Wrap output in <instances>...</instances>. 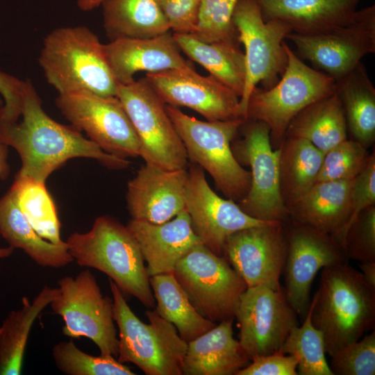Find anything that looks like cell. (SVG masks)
I'll return each mask as SVG.
<instances>
[{
  "label": "cell",
  "mask_w": 375,
  "mask_h": 375,
  "mask_svg": "<svg viewBox=\"0 0 375 375\" xmlns=\"http://www.w3.org/2000/svg\"><path fill=\"white\" fill-rule=\"evenodd\" d=\"M103 28L110 41L149 38L170 31L155 0H103Z\"/></svg>",
  "instance_id": "obj_29"
},
{
  "label": "cell",
  "mask_w": 375,
  "mask_h": 375,
  "mask_svg": "<svg viewBox=\"0 0 375 375\" xmlns=\"http://www.w3.org/2000/svg\"><path fill=\"white\" fill-rule=\"evenodd\" d=\"M149 282L156 302V310L174 326L187 343L217 325L197 312L173 272L149 276Z\"/></svg>",
  "instance_id": "obj_33"
},
{
  "label": "cell",
  "mask_w": 375,
  "mask_h": 375,
  "mask_svg": "<svg viewBox=\"0 0 375 375\" xmlns=\"http://www.w3.org/2000/svg\"><path fill=\"white\" fill-rule=\"evenodd\" d=\"M145 78L167 105L188 107L207 121L242 118L240 97L211 74L201 76L194 68L170 69L147 73Z\"/></svg>",
  "instance_id": "obj_18"
},
{
  "label": "cell",
  "mask_w": 375,
  "mask_h": 375,
  "mask_svg": "<svg viewBox=\"0 0 375 375\" xmlns=\"http://www.w3.org/2000/svg\"><path fill=\"white\" fill-rule=\"evenodd\" d=\"M232 20L238 41L244 47L246 75L240 112L246 119L252 90L259 83L266 90L272 88L285 72L288 58L284 40L292 29L278 19L264 21L254 0H239Z\"/></svg>",
  "instance_id": "obj_8"
},
{
  "label": "cell",
  "mask_w": 375,
  "mask_h": 375,
  "mask_svg": "<svg viewBox=\"0 0 375 375\" xmlns=\"http://www.w3.org/2000/svg\"><path fill=\"white\" fill-rule=\"evenodd\" d=\"M312 310V303L310 301L302 325L292 328L281 352L295 357L298 374L333 375L325 357L323 335L311 321Z\"/></svg>",
  "instance_id": "obj_35"
},
{
  "label": "cell",
  "mask_w": 375,
  "mask_h": 375,
  "mask_svg": "<svg viewBox=\"0 0 375 375\" xmlns=\"http://www.w3.org/2000/svg\"><path fill=\"white\" fill-rule=\"evenodd\" d=\"M103 0H78V8L81 10L89 11L101 5Z\"/></svg>",
  "instance_id": "obj_47"
},
{
  "label": "cell",
  "mask_w": 375,
  "mask_h": 375,
  "mask_svg": "<svg viewBox=\"0 0 375 375\" xmlns=\"http://www.w3.org/2000/svg\"><path fill=\"white\" fill-rule=\"evenodd\" d=\"M311 321L330 356L374 328L375 291L348 262L322 268Z\"/></svg>",
  "instance_id": "obj_2"
},
{
  "label": "cell",
  "mask_w": 375,
  "mask_h": 375,
  "mask_svg": "<svg viewBox=\"0 0 375 375\" xmlns=\"http://www.w3.org/2000/svg\"><path fill=\"white\" fill-rule=\"evenodd\" d=\"M288 65L278 83L269 89L256 86L247 107L246 119L264 122L269 128L270 142L278 149L294 117L312 102L333 93L335 81L307 65L285 44Z\"/></svg>",
  "instance_id": "obj_7"
},
{
  "label": "cell",
  "mask_w": 375,
  "mask_h": 375,
  "mask_svg": "<svg viewBox=\"0 0 375 375\" xmlns=\"http://www.w3.org/2000/svg\"><path fill=\"white\" fill-rule=\"evenodd\" d=\"M188 170L147 164L128 183L126 201L132 219L162 224L185 209Z\"/></svg>",
  "instance_id": "obj_20"
},
{
  "label": "cell",
  "mask_w": 375,
  "mask_h": 375,
  "mask_svg": "<svg viewBox=\"0 0 375 375\" xmlns=\"http://www.w3.org/2000/svg\"><path fill=\"white\" fill-rule=\"evenodd\" d=\"M106 57L119 84L133 83L136 72H158L170 69H194L185 59L173 33L149 38H124L104 44Z\"/></svg>",
  "instance_id": "obj_21"
},
{
  "label": "cell",
  "mask_w": 375,
  "mask_h": 375,
  "mask_svg": "<svg viewBox=\"0 0 375 375\" xmlns=\"http://www.w3.org/2000/svg\"><path fill=\"white\" fill-rule=\"evenodd\" d=\"M14 251V248L9 246L8 247L0 248V258H5L10 256Z\"/></svg>",
  "instance_id": "obj_48"
},
{
  "label": "cell",
  "mask_w": 375,
  "mask_h": 375,
  "mask_svg": "<svg viewBox=\"0 0 375 375\" xmlns=\"http://www.w3.org/2000/svg\"><path fill=\"white\" fill-rule=\"evenodd\" d=\"M286 39L296 47L297 56L310 62L335 81L375 52V6L357 10L347 22L323 32H290Z\"/></svg>",
  "instance_id": "obj_13"
},
{
  "label": "cell",
  "mask_w": 375,
  "mask_h": 375,
  "mask_svg": "<svg viewBox=\"0 0 375 375\" xmlns=\"http://www.w3.org/2000/svg\"><path fill=\"white\" fill-rule=\"evenodd\" d=\"M354 180L316 182L288 208L290 219L329 234L340 243L351 214Z\"/></svg>",
  "instance_id": "obj_23"
},
{
  "label": "cell",
  "mask_w": 375,
  "mask_h": 375,
  "mask_svg": "<svg viewBox=\"0 0 375 375\" xmlns=\"http://www.w3.org/2000/svg\"><path fill=\"white\" fill-rule=\"evenodd\" d=\"M297 369L295 357L277 351L252 360L235 375H297Z\"/></svg>",
  "instance_id": "obj_43"
},
{
  "label": "cell",
  "mask_w": 375,
  "mask_h": 375,
  "mask_svg": "<svg viewBox=\"0 0 375 375\" xmlns=\"http://www.w3.org/2000/svg\"><path fill=\"white\" fill-rule=\"evenodd\" d=\"M98 36L82 26L60 27L44 38L39 56L47 81L58 94L87 90L116 96L118 83Z\"/></svg>",
  "instance_id": "obj_4"
},
{
  "label": "cell",
  "mask_w": 375,
  "mask_h": 375,
  "mask_svg": "<svg viewBox=\"0 0 375 375\" xmlns=\"http://www.w3.org/2000/svg\"><path fill=\"white\" fill-rule=\"evenodd\" d=\"M0 236L43 267L61 268L74 261L66 242L52 243L36 233L10 190L0 199Z\"/></svg>",
  "instance_id": "obj_26"
},
{
  "label": "cell",
  "mask_w": 375,
  "mask_h": 375,
  "mask_svg": "<svg viewBox=\"0 0 375 375\" xmlns=\"http://www.w3.org/2000/svg\"><path fill=\"white\" fill-rule=\"evenodd\" d=\"M264 21L278 19L292 33L312 34L349 21L361 0H254Z\"/></svg>",
  "instance_id": "obj_25"
},
{
  "label": "cell",
  "mask_w": 375,
  "mask_h": 375,
  "mask_svg": "<svg viewBox=\"0 0 375 375\" xmlns=\"http://www.w3.org/2000/svg\"><path fill=\"white\" fill-rule=\"evenodd\" d=\"M58 289L45 285L22 307L10 311L0 326V375H19L31 328L42 310L57 296Z\"/></svg>",
  "instance_id": "obj_28"
},
{
  "label": "cell",
  "mask_w": 375,
  "mask_h": 375,
  "mask_svg": "<svg viewBox=\"0 0 375 375\" xmlns=\"http://www.w3.org/2000/svg\"><path fill=\"white\" fill-rule=\"evenodd\" d=\"M120 100L141 144L145 164L164 169H185L188 155L159 97L145 77L127 85L118 83Z\"/></svg>",
  "instance_id": "obj_12"
},
{
  "label": "cell",
  "mask_w": 375,
  "mask_h": 375,
  "mask_svg": "<svg viewBox=\"0 0 375 375\" xmlns=\"http://www.w3.org/2000/svg\"><path fill=\"white\" fill-rule=\"evenodd\" d=\"M24 81L0 71V94L4 103L0 108V123H14L22 115Z\"/></svg>",
  "instance_id": "obj_44"
},
{
  "label": "cell",
  "mask_w": 375,
  "mask_h": 375,
  "mask_svg": "<svg viewBox=\"0 0 375 375\" xmlns=\"http://www.w3.org/2000/svg\"><path fill=\"white\" fill-rule=\"evenodd\" d=\"M297 314L282 287L259 285L242 294L235 314L240 329L239 342L248 358L281 351Z\"/></svg>",
  "instance_id": "obj_15"
},
{
  "label": "cell",
  "mask_w": 375,
  "mask_h": 375,
  "mask_svg": "<svg viewBox=\"0 0 375 375\" xmlns=\"http://www.w3.org/2000/svg\"><path fill=\"white\" fill-rule=\"evenodd\" d=\"M333 375L375 374V331L353 342L332 355Z\"/></svg>",
  "instance_id": "obj_39"
},
{
  "label": "cell",
  "mask_w": 375,
  "mask_h": 375,
  "mask_svg": "<svg viewBox=\"0 0 375 375\" xmlns=\"http://www.w3.org/2000/svg\"><path fill=\"white\" fill-rule=\"evenodd\" d=\"M173 274L203 317L215 323L235 319L247 285L224 256L199 243L177 262Z\"/></svg>",
  "instance_id": "obj_9"
},
{
  "label": "cell",
  "mask_w": 375,
  "mask_h": 375,
  "mask_svg": "<svg viewBox=\"0 0 375 375\" xmlns=\"http://www.w3.org/2000/svg\"><path fill=\"white\" fill-rule=\"evenodd\" d=\"M233 320L222 321L188 342L183 375H235L249 364L239 340L233 337Z\"/></svg>",
  "instance_id": "obj_24"
},
{
  "label": "cell",
  "mask_w": 375,
  "mask_h": 375,
  "mask_svg": "<svg viewBox=\"0 0 375 375\" xmlns=\"http://www.w3.org/2000/svg\"><path fill=\"white\" fill-rule=\"evenodd\" d=\"M335 92L351 139L367 149L371 147L375 140V88L364 65L360 62L336 81Z\"/></svg>",
  "instance_id": "obj_27"
},
{
  "label": "cell",
  "mask_w": 375,
  "mask_h": 375,
  "mask_svg": "<svg viewBox=\"0 0 375 375\" xmlns=\"http://www.w3.org/2000/svg\"><path fill=\"white\" fill-rule=\"evenodd\" d=\"M279 149V185L288 209L316 183L324 153L308 140L286 137Z\"/></svg>",
  "instance_id": "obj_30"
},
{
  "label": "cell",
  "mask_w": 375,
  "mask_h": 375,
  "mask_svg": "<svg viewBox=\"0 0 375 375\" xmlns=\"http://www.w3.org/2000/svg\"><path fill=\"white\" fill-rule=\"evenodd\" d=\"M342 247L348 259L375 262V205L362 210L351 224Z\"/></svg>",
  "instance_id": "obj_40"
},
{
  "label": "cell",
  "mask_w": 375,
  "mask_h": 375,
  "mask_svg": "<svg viewBox=\"0 0 375 375\" xmlns=\"http://www.w3.org/2000/svg\"><path fill=\"white\" fill-rule=\"evenodd\" d=\"M369 155L360 143L347 138L324 153L316 182L356 178L365 166Z\"/></svg>",
  "instance_id": "obj_37"
},
{
  "label": "cell",
  "mask_w": 375,
  "mask_h": 375,
  "mask_svg": "<svg viewBox=\"0 0 375 375\" xmlns=\"http://www.w3.org/2000/svg\"><path fill=\"white\" fill-rule=\"evenodd\" d=\"M56 105L75 128L85 131L105 152L124 159L140 156L139 138L117 97L78 90L58 94Z\"/></svg>",
  "instance_id": "obj_14"
},
{
  "label": "cell",
  "mask_w": 375,
  "mask_h": 375,
  "mask_svg": "<svg viewBox=\"0 0 375 375\" xmlns=\"http://www.w3.org/2000/svg\"><path fill=\"white\" fill-rule=\"evenodd\" d=\"M21 116L19 123H0V138L17 151L22 160L17 176L45 183L52 172L74 158L95 159L115 169L131 163L105 152L74 126L51 119L30 81H24Z\"/></svg>",
  "instance_id": "obj_1"
},
{
  "label": "cell",
  "mask_w": 375,
  "mask_h": 375,
  "mask_svg": "<svg viewBox=\"0 0 375 375\" xmlns=\"http://www.w3.org/2000/svg\"><path fill=\"white\" fill-rule=\"evenodd\" d=\"M66 242L78 265L106 274L122 292L135 297L147 308L155 307L144 258L126 226L112 217L100 216L89 231L74 232Z\"/></svg>",
  "instance_id": "obj_3"
},
{
  "label": "cell",
  "mask_w": 375,
  "mask_h": 375,
  "mask_svg": "<svg viewBox=\"0 0 375 375\" xmlns=\"http://www.w3.org/2000/svg\"><path fill=\"white\" fill-rule=\"evenodd\" d=\"M52 357L56 367L67 375H135L128 366L113 356L88 354L72 340L56 344Z\"/></svg>",
  "instance_id": "obj_36"
},
{
  "label": "cell",
  "mask_w": 375,
  "mask_h": 375,
  "mask_svg": "<svg viewBox=\"0 0 375 375\" xmlns=\"http://www.w3.org/2000/svg\"><path fill=\"white\" fill-rule=\"evenodd\" d=\"M173 33L194 34L201 0H155Z\"/></svg>",
  "instance_id": "obj_41"
},
{
  "label": "cell",
  "mask_w": 375,
  "mask_h": 375,
  "mask_svg": "<svg viewBox=\"0 0 375 375\" xmlns=\"http://www.w3.org/2000/svg\"><path fill=\"white\" fill-rule=\"evenodd\" d=\"M238 1L201 0L199 24L192 35L206 42L240 43L232 20Z\"/></svg>",
  "instance_id": "obj_38"
},
{
  "label": "cell",
  "mask_w": 375,
  "mask_h": 375,
  "mask_svg": "<svg viewBox=\"0 0 375 375\" xmlns=\"http://www.w3.org/2000/svg\"><path fill=\"white\" fill-rule=\"evenodd\" d=\"M174 38L189 58L197 62L210 74L241 97L245 82V60L240 43L203 42L192 34L173 33Z\"/></svg>",
  "instance_id": "obj_32"
},
{
  "label": "cell",
  "mask_w": 375,
  "mask_h": 375,
  "mask_svg": "<svg viewBox=\"0 0 375 375\" xmlns=\"http://www.w3.org/2000/svg\"><path fill=\"white\" fill-rule=\"evenodd\" d=\"M364 281L375 291V262H361L359 265Z\"/></svg>",
  "instance_id": "obj_45"
},
{
  "label": "cell",
  "mask_w": 375,
  "mask_h": 375,
  "mask_svg": "<svg viewBox=\"0 0 375 375\" xmlns=\"http://www.w3.org/2000/svg\"><path fill=\"white\" fill-rule=\"evenodd\" d=\"M286 137L305 139L324 153L346 140V119L335 92L312 102L300 111L290 123Z\"/></svg>",
  "instance_id": "obj_31"
},
{
  "label": "cell",
  "mask_w": 375,
  "mask_h": 375,
  "mask_svg": "<svg viewBox=\"0 0 375 375\" xmlns=\"http://www.w3.org/2000/svg\"><path fill=\"white\" fill-rule=\"evenodd\" d=\"M373 205H375L374 151L369 155L365 166L354 180L351 197V214L340 237V244L342 246L345 233L351 224L362 210Z\"/></svg>",
  "instance_id": "obj_42"
},
{
  "label": "cell",
  "mask_w": 375,
  "mask_h": 375,
  "mask_svg": "<svg viewBox=\"0 0 375 375\" xmlns=\"http://www.w3.org/2000/svg\"><path fill=\"white\" fill-rule=\"evenodd\" d=\"M113 319L119 330L117 360L131 362L147 375H183L182 363L188 343L174 326L156 309L147 310L149 324L133 312L123 292L109 278Z\"/></svg>",
  "instance_id": "obj_5"
},
{
  "label": "cell",
  "mask_w": 375,
  "mask_h": 375,
  "mask_svg": "<svg viewBox=\"0 0 375 375\" xmlns=\"http://www.w3.org/2000/svg\"><path fill=\"white\" fill-rule=\"evenodd\" d=\"M185 200L192 230L201 242L218 256H223L226 242L233 233L271 222L253 218L233 200L220 197L208 185L203 169L195 163L188 171Z\"/></svg>",
  "instance_id": "obj_17"
},
{
  "label": "cell",
  "mask_w": 375,
  "mask_h": 375,
  "mask_svg": "<svg viewBox=\"0 0 375 375\" xmlns=\"http://www.w3.org/2000/svg\"><path fill=\"white\" fill-rule=\"evenodd\" d=\"M58 285V293L50 306L64 322L63 335L87 338L97 345L101 355L117 357L113 301L101 294L95 276L85 269L75 277H62Z\"/></svg>",
  "instance_id": "obj_10"
},
{
  "label": "cell",
  "mask_w": 375,
  "mask_h": 375,
  "mask_svg": "<svg viewBox=\"0 0 375 375\" xmlns=\"http://www.w3.org/2000/svg\"><path fill=\"white\" fill-rule=\"evenodd\" d=\"M239 130L242 137L232 141L231 149L240 165L250 167L251 185L238 206L247 215L259 220L287 221L289 210L279 185V149L272 148L269 127L261 121L247 119Z\"/></svg>",
  "instance_id": "obj_11"
},
{
  "label": "cell",
  "mask_w": 375,
  "mask_h": 375,
  "mask_svg": "<svg viewBox=\"0 0 375 375\" xmlns=\"http://www.w3.org/2000/svg\"><path fill=\"white\" fill-rule=\"evenodd\" d=\"M126 226L139 245L149 276L173 272L177 262L194 245L201 243L185 209L162 224L131 219Z\"/></svg>",
  "instance_id": "obj_22"
},
{
  "label": "cell",
  "mask_w": 375,
  "mask_h": 375,
  "mask_svg": "<svg viewBox=\"0 0 375 375\" xmlns=\"http://www.w3.org/2000/svg\"><path fill=\"white\" fill-rule=\"evenodd\" d=\"M165 107L188 158L208 172L227 199L240 201L249 190L251 173L235 158L231 143L245 119L203 122L177 107Z\"/></svg>",
  "instance_id": "obj_6"
},
{
  "label": "cell",
  "mask_w": 375,
  "mask_h": 375,
  "mask_svg": "<svg viewBox=\"0 0 375 375\" xmlns=\"http://www.w3.org/2000/svg\"><path fill=\"white\" fill-rule=\"evenodd\" d=\"M3 106V103H2V101L0 99V108L2 107Z\"/></svg>",
  "instance_id": "obj_49"
},
{
  "label": "cell",
  "mask_w": 375,
  "mask_h": 375,
  "mask_svg": "<svg viewBox=\"0 0 375 375\" xmlns=\"http://www.w3.org/2000/svg\"><path fill=\"white\" fill-rule=\"evenodd\" d=\"M10 190L21 211L40 237L52 243L62 241L56 207L45 183L16 175Z\"/></svg>",
  "instance_id": "obj_34"
},
{
  "label": "cell",
  "mask_w": 375,
  "mask_h": 375,
  "mask_svg": "<svg viewBox=\"0 0 375 375\" xmlns=\"http://www.w3.org/2000/svg\"><path fill=\"white\" fill-rule=\"evenodd\" d=\"M8 146L0 138V179L5 180L10 174L8 162Z\"/></svg>",
  "instance_id": "obj_46"
},
{
  "label": "cell",
  "mask_w": 375,
  "mask_h": 375,
  "mask_svg": "<svg viewBox=\"0 0 375 375\" xmlns=\"http://www.w3.org/2000/svg\"><path fill=\"white\" fill-rule=\"evenodd\" d=\"M287 254L283 274L288 301L301 318L310 304V289L320 269L346 263L342 246L331 235L291 220L283 222Z\"/></svg>",
  "instance_id": "obj_16"
},
{
  "label": "cell",
  "mask_w": 375,
  "mask_h": 375,
  "mask_svg": "<svg viewBox=\"0 0 375 375\" xmlns=\"http://www.w3.org/2000/svg\"><path fill=\"white\" fill-rule=\"evenodd\" d=\"M287 254V240L282 222L238 231L225 244L223 256L246 283L247 288L267 285L281 287Z\"/></svg>",
  "instance_id": "obj_19"
}]
</instances>
